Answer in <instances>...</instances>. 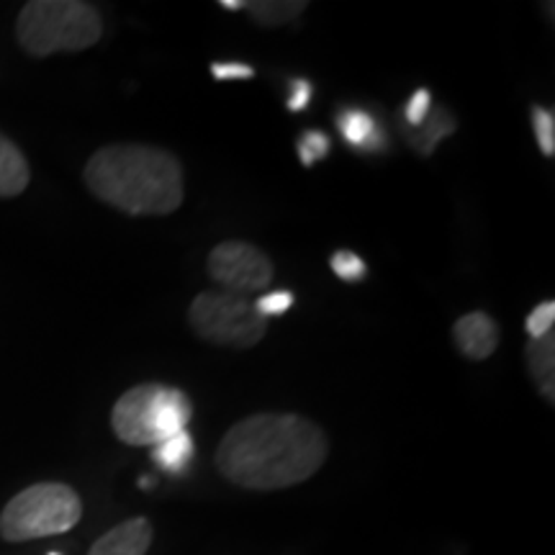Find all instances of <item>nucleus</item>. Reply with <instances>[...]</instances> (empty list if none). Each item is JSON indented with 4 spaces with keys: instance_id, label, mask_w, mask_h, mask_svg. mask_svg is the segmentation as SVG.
I'll return each instance as SVG.
<instances>
[{
    "instance_id": "obj_1",
    "label": "nucleus",
    "mask_w": 555,
    "mask_h": 555,
    "mask_svg": "<svg viewBox=\"0 0 555 555\" xmlns=\"http://www.w3.org/2000/svg\"><path fill=\"white\" fill-rule=\"evenodd\" d=\"M327 437L298 414H255L221 437L217 468L229 483L278 491L304 483L327 461Z\"/></svg>"
},
{
    "instance_id": "obj_2",
    "label": "nucleus",
    "mask_w": 555,
    "mask_h": 555,
    "mask_svg": "<svg viewBox=\"0 0 555 555\" xmlns=\"http://www.w3.org/2000/svg\"><path fill=\"white\" fill-rule=\"evenodd\" d=\"M95 198L129 217H168L183 204V168L170 152L147 144H111L82 170Z\"/></svg>"
},
{
    "instance_id": "obj_3",
    "label": "nucleus",
    "mask_w": 555,
    "mask_h": 555,
    "mask_svg": "<svg viewBox=\"0 0 555 555\" xmlns=\"http://www.w3.org/2000/svg\"><path fill=\"white\" fill-rule=\"evenodd\" d=\"M103 18L82 0H31L16 18V39L31 57L82 52L99 44Z\"/></svg>"
},
{
    "instance_id": "obj_4",
    "label": "nucleus",
    "mask_w": 555,
    "mask_h": 555,
    "mask_svg": "<svg viewBox=\"0 0 555 555\" xmlns=\"http://www.w3.org/2000/svg\"><path fill=\"white\" fill-rule=\"evenodd\" d=\"M193 404L189 393L165 384H139L114 404L111 427L127 446L155 448L189 429Z\"/></svg>"
},
{
    "instance_id": "obj_5",
    "label": "nucleus",
    "mask_w": 555,
    "mask_h": 555,
    "mask_svg": "<svg viewBox=\"0 0 555 555\" xmlns=\"http://www.w3.org/2000/svg\"><path fill=\"white\" fill-rule=\"evenodd\" d=\"M82 517L78 491L67 483H34L11 499L0 512V538L9 543L52 538L69 532Z\"/></svg>"
},
{
    "instance_id": "obj_6",
    "label": "nucleus",
    "mask_w": 555,
    "mask_h": 555,
    "mask_svg": "<svg viewBox=\"0 0 555 555\" xmlns=\"http://www.w3.org/2000/svg\"><path fill=\"white\" fill-rule=\"evenodd\" d=\"M189 322L198 337L237 350L255 347L268 332V319L255 309V301L227 291H206L193 298Z\"/></svg>"
},
{
    "instance_id": "obj_7",
    "label": "nucleus",
    "mask_w": 555,
    "mask_h": 555,
    "mask_svg": "<svg viewBox=\"0 0 555 555\" xmlns=\"http://www.w3.org/2000/svg\"><path fill=\"white\" fill-rule=\"evenodd\" d=\"M208 275L227 294L247 298L249 294H260L273 283L275 268L262 249L249 245V242L229 240L208 253Z\"/></svg>"
},
{
    "instance_id": "obj_8",
    "label": "nucleus",
    "mask_w": 555,
    "mask_h": 555,
    "mask_svg": "<svg viewBox=\"0 0 555 555\" xmlns=\"http://www.w3.org/2000/svg\"><path fill=\"white\" fill-rule=\"evenodd\" d=\"M453 339L468 360H486L499 347V324L483 311H470L455 322Z\"/></svg>"
},
{
    "instance_id": "obj_9",
    "label": "nucleus",
    "mask_w": 555,
    "mask_h": 555,
    "mask_svg": "<svg viewBox=\"0 0 555 555\" xmlns=\"http://www.w3.org/2000/svg\"><path fill=\"white\" fill-rule=\"evenodd\" d=\"M152 535L155 532H152L150 519H127V522L116 525L114 530H108L106 535L95 540L88 555H147Z\"/></svg>"
},
{
    "instance_id": "obj_10",
    "label": "nucleus",
    "mask_w": 555,
    "mask_h": 555,
    "mask_svg": "<svg viewBox=\"0 0 555 555\" xmlns=\"http://www.w3.org/2000/svg\"><path fill=\"white\" fill-rule=\"evenodd\" d=\"M31 170L26 155L9 137L0 134V198H16L29 189Z\"/></svg>"
},
{
    "instance_id": "obj_11",
    "label": "nucleus",
    "mask_w": 555,
    "mask_h": 555,
    "mask_svg": "<svg viewBox=\"0 0 555 555\" xmlns=\"http://www.w3.org/2000/svg\"><path fill=\"white\" fill-rule=\"evenodd\" d=\"M337 129L339 134L350 147L356 150H365V152H376L384 142V131H380L378 121L373 119L367 111L360 108H347L337 116Z\"/></svg>"
},
{
    "instance_id": "obj_12",
    "label": "nucleus",
    "mask_w": 555,
    "mask_h": 555,
    "mask_svg": "<svg viewBox=\"0 0 555 555\" xmlns=\"http://www.w3.org/2000/svg\"><path fill=\"white\" fill-rule=\"evenodd\" d=\"M525 356L540 393H543L547 401H553L555 399V335L553 332L545 337L530 339L525 347Z\"/></svg>"
},
{
    "instance_id": "obj_13",
    "label": "nucleus",
    "mask_w": 555,
    "mask_h": 555,
    "mask_svg": "<svg viewBox=\"0 0 555 555\" xmlns=\"http://www.w3.org/2000/svg\"><path fill=\"white\" fill-rule=\"evenodd\" d=\"M245 9L255 24L266 26V29H275V26L296 21L309 9V3L307 0H253V3H245Z\"/></svg>"
},
{
    "instance_id": "obj_14",
    "label": "nucleus",
    "mask_w": 555,
    "mask_h": 555,
    "mask_svg": "<svg viewBox=\"0 0 555 555\" xmlns=\"http://www.w3.org/2000/svg\"><path fill=\"white\" fill-rule=\"evenodd\" d=\"M193 437L189 429L178 433L170 440L159 442V446L152 448V461L157 463V468H163L165 474H183L185 468L191 466L193 461Z\"/></svg>"
},
{
    "instance_id": "obj_15",
    "label": "nucleus",
    "mask_w": 555,
    "mask_h": 555,
    "mask_svg": "<svg viewBox=\"0 0 555 555\" xmlns=\"http://www.w3.org/2000/svg\"><path fill=\"white\" fill-rule=\"evenodd\" d=\"M420 129H425V134L420 137H412V144L416 147V152H422V155H429V152L435 150V144L440 142V139H446L450 131L455 129V121L453 116L448 114V111H429L427 121L422 124Z\"/></svg>"
},
{
    "instance_id": "obj_16",
    "label": "nucleus",
    "mask_w": 555,
    "mask_h": 555,
    "mask_svg": "<svg viewBox=\"0 0 555 555\" xmlns=\"http://www.w3.org/2000/svg\"><path fill=\"white\" fill-rule=\"evenodd\" d=\"M298 159H301L304 168L322 163L324 157L332 152V139L324 131H304L301 139L296 142Z\"/></svg>"
},
{
    "instance_id": "obj_17",
    "label": "nucleus",
    "mask_w": 555,
    "mask_h": 555,
    "mask_svg": "<svg viewBox=\"0 0 555 555\" xmlns=\"http://www.w3.org/2000/svg\"><path fill=\"white\" fill-rule=\"evenodd\" d=\"M330 266H332V270H335V275L343 278V281H347V283H358L365 278L363 258L356 253H347V249H339V253L332 255Z\"/></svg>"
},
{
    "instance_id": "obj_18",
    "label": "nucleus",
    "mask_w": 555,
    "mask_h": 555,
    "mask_svg": "<svg viewBox=\"0 0 555 555\" xmlns=\"http://www.w3.org/2000/svg\"><path fill=\"white\" fill-rule=\"evenodd\" d=\"M532 127H535V137L540 150H543L545 157L555 155V119L551 111L545 108H532Z\"/></svg>"
},
{
    "instance_id": "obj_19",
    "label": "nucleus",
    "mask_w": 555,
    "mask_h": 555,
    "mask_svg": "<svg viewBox=\"0 0 555 555\" xmlns=\"http://www.w3.org/2000/svg\"><path fill=\"white\" fill-rule=\"evenodd\" d=\"M553 324H555V304L553 301H543L538 304L535 309L530 311V317H527V335L530 339H538V337H545L553 332Z\"/></svg>"
},
{
    "instance_id": "obj_20",
    "label": "nucleus",
    "mask_w": 555,
    "mask_h": 555,
    "mask_svg": "<svg viewBox=\"0 0 555 555\" xmlns=\"http://www.w3.org/2000/svg\"><path fill=\"white\" fill-rule=\"evenodd\" d=\"M429 111H433V95H429V90H425V88L414 90L412 99L406 101V108H404V121L409 124V127L420 129L422 124L427 121Z\"/></svg>"
},
{
    "instance_id": "obj_21",
    "label": "nucleus",
    "mask_w": 555,
    "mask_h": 555,
    "mask_svg": "<svg viewBox=\"0 0 555 555\" xmlns=\"http://www.w3.org/2000/svg\"><path fill=\"white\" fill-rule=\"evenodd\" d=\"M294 307V294L291 291H275V294H266L255 301V309L260 311L262 317H281Z\"/></svg>"
},
{
    "instance_id": "obj_22",
    "label": "nucleus",
    "mask_w": 555,
    "mask_h": 555,
    "mask_svg": "<svg viewBox=\"0 0 555 555\" xmlns=\"http://www.w3.org/2000/svg\"><path fill=\"white\" fill-rule=\"evenodd\" d=\"M211 75L214 80H253L255 69L242 62H214Z\"/></svg>"
},
{
    "instance_id": "obj_23",
    "label": "nucleus",
    "mask_w": 555,
    "mask_h": 555,
    "mask_svg": "<svg viewBox=\"0 0 555 555\" xmlns=\"http://www.w3.org/2000/svg\"><path fill=\"white\" fill-rule=\"evenodd\" d=\"M311 95H314V90H311V82L304 80V78H294L291 80V93H288V111H304L311 103Z\"/></svg>"
},
{
    "instance_id": "obj_24",
    "label": "nucleus",
    "mask_w": 555,
    "mask_h": 555,
    "mask_svg": "<svg viewBox=\"0 0 555 555\" xmlns=\"http://www.w3.org/2000/svg\"><path fill=\"white\" fill-rule=\"evenodd\" d=\"M221 9H227V11H242L245 9V0H221Z\"/></svg>"
},
{
    "instance_id": "obj_25",
    "label": "nucleus",
    "mask_w": 555,
    "mask_h": 555,
    "mask_svg": "<svg viewBox=\"0 0 555 555\" xmlns=\"http://www.w3.org/2000/svg\"><path fill=\"white\" fill-rule=\"evenodd\" d=\"M50 555H60V553H50Z\"/></svg>"
}]
</instances>
